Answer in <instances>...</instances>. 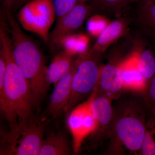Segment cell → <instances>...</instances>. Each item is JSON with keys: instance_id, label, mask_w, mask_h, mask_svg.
<instances>
[{"instance_id": "6da1fadb", "label": "cell", "mask_w": 155, "mask_h": 155, "mask_svg": "<svg viewBox=\"0 0 155 155\" xmlns=\"http://www.w3.org/2000/svg\"><path fill=\"white\" fill-rule=\"evenodd\" d=\"M5 25L0 28V52L6 61L4 84L0 89V110L8 129L24 124L33 116L38 104L30 85L14 61L11 37Z\"/></svg>"}, {"instance_id": "7a4b0ae2", "label": "cell", "mask_w": 155, "mask_h": 155, "mask_svg": "<svg viewBox=\"0 0 155 155\" xmlns=\"http://www.w3.org/2000/svg\"><path fill=\"white\" fill-rule=\"evenodd\" d=\"M114 105L112 132L105 153L125 155L140 152L150 115L141 94L125 91Z\"/></svg>"}, {"instance_id": "3957f363", "label": "cell", "mask_w": 155, "mask_h": 155, "mask_svg": "<svg viewBox=\"0 0 155 155\" xmlns=\"http://www.w3.org/2000/svg\"><path fill=\"white\" fill-rule=\"evenodd\" d=\"M5 15L14 61L39 103L48 88L46 82L47 67L44 57L36 44L22 31L11 12H6Z\"/></svg>"}, {"instance_id": "277c9868", "label": "cell", "mask_w": 155, "mask_h": 155, "mask_svg": "<svg viewBox=\"0 0 155 155\" xmlns=\"http://www.w3.org/2000/svg\"><path fill=\"white\" fill-rule=\"evenodd\" d=\"M44 125L36 116L13 129H1L0 155H38L44 139Z\"/></svg>"}, {"instance_id": "5b68a950", "label": "cell", "mask_w": 155, "mask_h": 155, "mask_svg": "<svg viewBox=\"0 0 155 155\" xmlns=\"http://www.w3.org/2000/svg\"><path fill=\"white\" fill-rule=\"evenodd\" d=\"M102 54L91 49L78 56L77 65L72 78L71 93L65 111L66 115L86 98H88L94 91L103 65Z\"/></svg>"}, {"instance_id": "8992f818", "label": "cell", "mask_w": 155, "mask_h": 155, "mask_svg": "<svg viewBox=\"0 0 155 155\" xmlns=\"http://www.w3.org/2000/svg\"><path fill=\"white\" fill-rule=\"evenodd\" d=\"M56 17L53 0H30L19 10L17 19L22 28L49 41L50 28Z\"/></svg>"}, {"instance_id": "52a82bcc", "label": "cell", "mask_w": 155, "mask_h": 155, "mask_svg": "<svg viewBox=\"0 0 155 155\" xmlns=\"http://www.w3.org/2000/svg\"><path fill=\"white\" fill-rule=\"evenodd\" d=\"M90 109L95 122L94 130L88 137L87 147L96 150L110 139L114 117V107L112 100L102 96L91 95L89 97Z\"/></svg>"}, {"instance_id": "ba28073f", "label": "cell", "mask_w": 155, "mask_h": 155, "mask_svg": "<svg viewBox=\"0 0 155 155\" xmlns=\"http://www.w3.org/2000/svg\"><path fill=\"white\" fill-rule=\"evenodd\" d=\"M67 123L73 138V150L79 152L84 140L92 133L95 122L89 98L79 104L68 115Z\"/></svg>"}, {"instance_id": "9c48e42d", "label": "cell", "mask_w": 155, "mask_h": 155, "mask_svg": "<svg viewBox=\"0 0 155 155\" xmlns=\"http://www.w3.org/2000/svg\"><path fill=\"white\" fill-rule=\"evenodd\" d=\"M123 60L118 57H113L103 64L99 78L91 94L102 96L114 101L118 99L125 92L120 76V66Z\"/></svg>"}, {"instance_id": "30bf717a", "label": "cell", "mask_w": 155, "mask_h": 155, "mask_svg": "<svg viewBox=\"0 0 155 155\" xmlns=\"http://www.w3.org/2000/svg\"><path fill=\"white\" fill-rule=\"evenodd\" d=\"M93 10L92 5L78 3L70 12L58 19L50 35L49 41L51 47L53 48H60L62 40L67 35L75 33Z\"/></svg>"}, {"instance_id": "8fae6325", "label": "cell", "mask_w": 155, "mask_h": 155, "mask_svg": "<svg viewBox=\"0 0 155 155\" xmlns=\"http://www.w3.org/2000/svg\"><path fill=\"white\" fill-rule=\"evenodd\" d=\"M77 62L76 58L70 70L54 85L46 112L47 116L52 119H56L65 114L71 93L72 77Z\"/></svg>"}, {"instance_id": "7c38bea8", "label": "cell", "mask_w": 155, "mask_h": 155, "mask_svg": "<svg viewBox=\"0 0 155 155\" xmlns=\"http://www.w3.org/2000/svg\"><path fill=\"white\" fill-rule=\"evenodd\" d=\"M120 76L125 91L142 94L147 82L139 69L137 53L123 60L120 66Z\"/></svg>"}, {"instance_id": "4fadbf2b", "label": "cell", "mask_w": 155, "mask_h": 155, "mask_svg": "<svg viewBox=\"0 0 155 155\" xmlns=\"http://www.w3.org/2000/svg\"><path fill=\"white\" fill-rule=\"evenodd\" d=\"M127 21L125 19H116L109 23L97 38L92 50L102 54L110 46L115 42L126 31Z\"/></svg>"}, {"instance_id": "5bb4252c", "label": "cell", "mask_w": 155, "mask_h": 155, "mask_svg": "<svg viewBox=\"0 0 155 155\" xmlns=\"http://www.w3.org/2000/svg\"><path fill=\"white\" fill-rule=\"evenodd\" d=\"M75 59L74 57L64 50L54 57L46 70V82L48 87L51 84L54 85L69 72Z\"/></svg>"}, {"instance_id": "9a60e30c", "label": "cell", "mask_w": 155, "mask_h": 155, "mask_svg": "<svg viewBox=\"0 0 155 155\" xmlns=\"http://www.w3.org/2000/svg\"><path fill=\"white\" fill-rule=\"evenodd\" d=\"M136 21L143 32L155 42V2L141 0Z\"/></svg>"}, {"instance_id": "2e32d148", "label": "cell", "mask_w": 155, "mask_h": 155, "mask_svg": "<svg viewBox=\"0 0 155 155\" xmlns=\"http://www.w3.org/2000/svg\"><path fill=\"white\" fill-rule=\"evenodd\" d=\"M70 148L63 132L50 134L42 142L38 155H67Z\"/></svg>"}, {"instance_id": "e0dca14e", "label": "cell", "mask_w": 155, "mask_h": 155, "mask_svg": "<svg viewBox=\"0 0 155 155\" xmlns=\"http://www.w3.org/2000/svg\"><path fill=\"white\" fill-rule=\"evenodd\" d=\"M89 38L83 34L73 33L64 38L60 43V48L75 57L83 55L88 51Z\"/></svg>"}, {"instance_id": "ac0fdd59", "label": "cell", "mask_w": 155, "mask_h": 155, "mask_svg": "<svg viewBox=\"0 0 155 155\" xmlns=\"http://www.w3.org/2000/svg\"><path fill=\"white\" fill-rule=\"evenodd\" d=\"M137 56L139 69L148 83L155 74L154 54L151 50L143 48Z\"/></svg>"}, {"instance_id": "d6986e66", "label": "cell", "mask_w": 155, "mask_h": 155, "mask_svg": "<svg viewBox=\"0 0 155 155\" xmlns=\"http://www.w3.org/2000/svg\"><path fill=\"white\" fill-rule=\"evenodd\" d=\"M139 153L155 155V116L151 114L148 118L144 140Z\"/></svg>"}, {"instance_id": "ffe728a7", "label": "cell", "mask_w": 155, "mask_h": 155, "mask_svg": "<svg viewBox=\"0 0 155 155\" xmlns=\"http://www.w3.org/2000/svg\"><path fill=\"white\" fill-rule=\"evenodd\" d=\"M110 22L107 19L102 15H94L89 17L87 21V30L90 35L97 38Z\"/></svg>"}, {"instance_id": "44dd1931", "label": "cell", "mask_w": 155, "mask_h": 155, "mask_svg": "<svg viewBox=\"0 0 155 155\" xmlns=\"http://www.w3.org/2000/svg\"><path fill=\"white\" fill-rule=\"evenodd\" d=\"M140 0H94L92 5L94 10L99 9L105 12L117 11L128 4Z\"/></svg>"}, {"instance_id": "7402d4cb", "label": "cell", "mask_w": 155, "mask_h": 155, "mask_svg": "<svg viewBox=\"0 0 155 155\" xmlns=\"http://www.w3.org/2000/svg\"><path fill=\"white\" fill-rule=\"evenodd\" d=\"M142 95L150 114L155 116V74L148 82Z\"/></svg>"}, {"instance_id": "603a6c76", "label": "cell", "mask_w": 155, "mask_h": 155, "mask_svg": "<svg viewBox=\"0 0 155 155\" xmlns=\"http://www.w3.org/2000/svg\"><path fill=\"white\" fill-rule=\"evenodd\" d=\"M77 3V0H53L58 19L70 12Z\"/></svg>"}, {"instance_id": "cb8c5ba5", "label": "cell", "mask_w": 155, "mask_h": 155, "mask_svg": "<svg viewBox=\"0 0 155 155\" xmlns=\"http://www.w3.org/2000/svg\"><path fill=\"white\" fill-rule=\"evenodd\" d=\"M6 69V61L2 53L0 52V89L2 87Z\"/></svg>"}, {"instance_id": "d4e9b609", "label": "cell", "mask_w": 155, "mask_h": 155, "mask_svg": "<svg viewBox=\"0 0 155 155\" xmlns=\"http://www.w3.org/2000/svg\"><path fill=\"white\" fill-rule=\"evenodd\" d=\"M16 0H2L3 9L5 13L11 12L14 7Z\"/></svg>"}, {"instance_id": "484cf974", "label": "cell", "mask_w": 155, "mask_h": 155, "mask_svg": "<svg viewBox=\"0 0 155 155\" xmlns=\"http://www.w3.org/2000/svg\"><path fill=\"white\" fill-rule=\"evenodd\" d=\"M29 1L30 0H16L15 4H14V7H16V6L18 7L22 5H25V3Z\"/></svg>"}, {"instance_id": "4316f807", "label": "cell", "mask_w": 155, "mask_h": 155, "mask_svg": "<svg viewBox=\"0 0 155 155\" xmlns=\"http://www.w3.org/2000/svg\"><path fill=\"white\" fill-rule=\"evenodd\" d=\"M87 0H77L78 3H85Z\"/></svg>"}, {"instance_id": "83f0119b", "label": "cell", "mask_w": 155, "mask_h": 155, "mask_svg": "<svg viewBox=\"0 0 155 155\" xmlns=\"http://www.w3.org/2000/svg\"><path fill=\"white\" fill-rule=\"evenodd\" d=\"M151 1H152L153 2H155V0H151Z\"/></svg>"}]
</instances>
